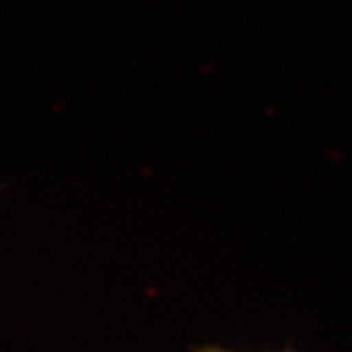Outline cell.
<instances>
[{
    "label": "cell",
    "mask_w": 352,
    "mask_h": 352,
    "mask_svg": "<svg viewBox=\"0 0 352 352\" xmlns=\"http://www.w3.org/2000/svg\"><path fill=\"white\" fill-rule=\"evenodd\" d=\"M195 352H237L230 351V349L219 347V345H201V347H196ZM270 352H298L295 349H283V351H270Z\"/></svg>",
    "instance_id": "cell-1"
}]
</instances>
